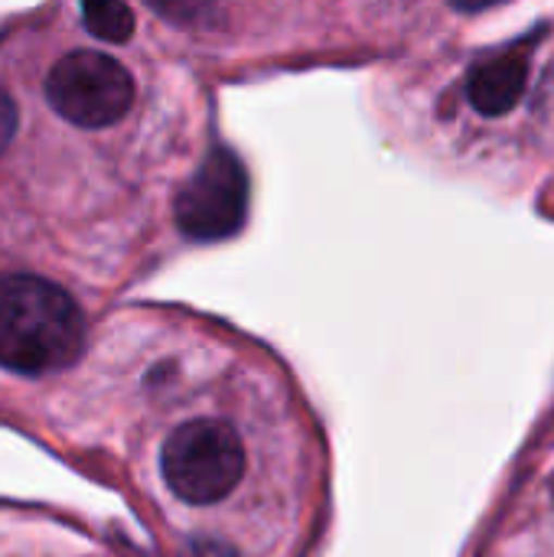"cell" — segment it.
I'll return each instance as SVG.
<instances>
[{
  "label": "cell",
  "instance_id": "5b68a950",
  "mask_svg": "<svg viewBox=\"0 0 554 557\" xmlns=\"http://www.w3.org/2000/svg\"><path fill=\"white\" fill-rule=\"evenodd\" d=\"M526 85H529V59L522 52H503V55L480 62L470 72L467 98L480 114L500 117V114H509L522 101Z\"/></svg>",
  "mask_w": 554,
  "mask_h": 557
},
{
  "label": "cell",
  "instance_id": "8992f818",
  "mask_svg": "<svg viewBox=\"0 0 554 557\" xmlns=\"http://www.w3.org/2000/svg\"><path fill=\"white\" fill-rule=\"evenodd\" d=\"M82 20H85L88 33L104 39V42H127L134 33V10L127 3H111V0L85 3Z\"/></svg>",
  "mask_w": 554,
  "mask_h": 557
},
{
  "label": "cell",
  "instance_id": "7a4b0ae2",
  "mask_svg": "<svg viewBox=\"0 0 554 557\" xmlns=\"http://www.w3.org/2000/svg\"><path fill=\"white\" fill-rule=\"evenodd\" d=\"M160 470L173 496L189 506H209L238 486L245 473V447L225 421H186L167 437Z\"/></svg>",
  "mask_w": 554,
  "mask_h": 557
},
{
  "label": "cell",
  "instance_id": "277c9868",
  "mask_svg": "<svg viewBox=\"0 0 554 557\" xmlns=\"http://www.w3.org/2000/svg\"><path fill=\"white\" fill-rule=\"evenodd\" d=\"M176 225L193 242H222L245 225L248 173L229 147L209 150L189 183L176 193Z\"/></svg>",
  "mask_w": 554,
  "mask_h": 557
},
{
  "label": "cell",
  "instance_id": "3957f363",
  "mask_svg": "<svg viewBox=\"0 0 554 557\" xmlns=\"http://www.w3.org/2000/svg\"><path fill=\"white\" fill-rule=\"evenodd\" d=\"M46 98L69 124L108 127L131 111L134 78L118 59L75 49L49 69Z\"/></svg>",
  "mask_w": 554,
  "mask_h": 557
},
{
  "label": "cell",
  "instance_id": "52a82bcc",
  "mask_svg": "<svg viewBox=\"0 0 554 557\" xmlns=\"http://www.w3.org/2000/svg\"><path fill=\"white\" fill-rule=\"evenodd\" d=\"M180 557H238V555H235V548H232V545H225V542H219V539L196 535V539H189V542H186V548H183V555Z\"/></svg>",
  "mask_w": 554,
  "mask_h": 557
},
{
  "label": "cell",
  "instance_id": "ba28073f",
  "mask_svg": "<svg viewBox=\"0 0 554 557\" xmlns=\"http://www.w3.org/2000/svg\"><path fill=\"white\" fill-rule=\"evenodd\" d=\"M16 121H20L16 104H13V98L0 88V153L10 147L13 134H16Z\"/></svg>",
  "mask_w": 554,
  "mask_h": 557
},
{
  "label": "cell",
  "instance_id": "6da1fadb",
  "mask_svg": "<svg viewBox=\"0 0 554 557\" xmlns=\"http://www.w3.org/2000/svg\"><path fill=\"white\" fill-rule=\"evenodd\" d=\"M85 349L78 304L33 274L0 277V366L16 375L69 369Z\"/></svg>",
  "mask_w": 554,
  "mask_h": 557
}]
</instances>
